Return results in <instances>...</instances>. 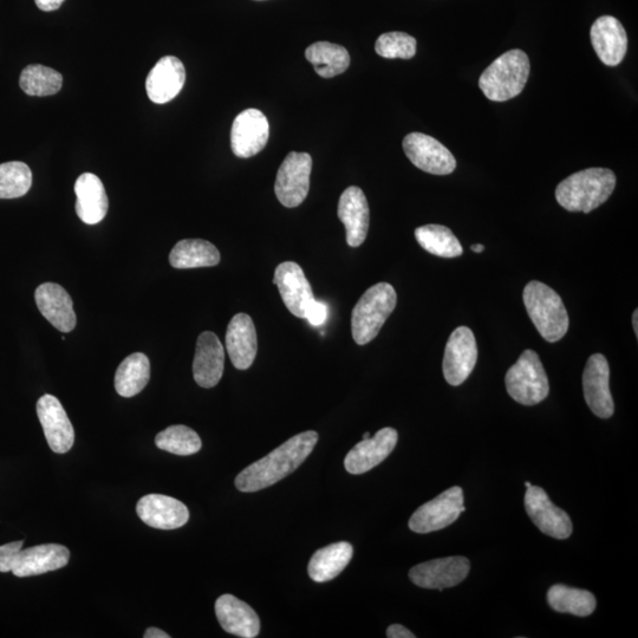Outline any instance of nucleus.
I'll list each match as a JSON object with an SVG mask.
<instances>
[{
	"mask_svg": "<svg viewBox=\"0 0 638 638\" xmlns=\"http://www.w3.org/2000/svg\"><path fill=\"white\" fill-rule=\"evenodd\" d=\"M317 441L318 434L314 431L295 435L275 451L240 472L236 478V487L240 492L252 493L277 484L308 459Z\"/></svg>",
	"mask_w": 638,
	"mask_h": 638,
	"instance_id": "obj_1",
	"label": "nucleus"
},
{
	"mask_svg": "<svg viewBox=\"0 0 638 638\" xmlns=\"http://www.w3.org/2000/svg\"><path fill=\"white\" fill-rule=\"evenodd\" d=\"M616 175L608 168H588L570 175L557 186L558 204L569 212L590 213L615 191Z\"/></svg>",
	"mask_w": 638,
	"mask_h": 638,
	"instance_id": "obj_2",
	"label": "nucleus"
},
{
	"mask_svg": "<svg viewBox=\"0 0 638 638\" xmlns=\"http://www.w3.org/2000/svg\"><path fill=\"white\" fill-rule=\"evenodd\" d=\"M531 64L523 50L505 52L480 76L479 87L488 100L505 102L522 94L529 80Z\"/></svg>",
	"mask_w": 638,
	"mask_h": 638,
	"instance_id": "obj_3",
	"label": "nucleus"
},
{
	"mask_svg": "<svg viewBox=\"0 0 638 638\" xmlns=\"http://www.w3.org/2000/svg\"><path fill=\"white\" fill-rule=\"evenodd\" d=\"M524 304L531 321L545 341H561L569 330V315L561 296L537 281L525 286Z\"/></svg>",
	"mask_w": 638,
	"mask_h": 638,
	"instance_id": "obj_4",
	"label": "nucleus"
},
{
	"mask_svg": "<svg viewBox=\"0 0 638 638\" xmlns=\"http://www.w3.org/2000/svg\"><path fill=\"white\" fill-rule=\"evenodd\" d=\"M397 295L393 285L371 286L357 302L351 316V331L358 345L373 341L396 308Z\"/></svg>",
	"mask_w": 638,
	"mask_h": 638,
	"instance_id": "obj_5",
	"label": "nucleus"
},
{
	"mask_svg": "<svg viewBox=\"0 0 638 638\" xmlns=\"http://www.w3.org/2000/svg\"><path fill=\"white\" fill-rule=\"evenodd\" d=\"M507 393L524 406L543 402L550 393L548 375L536 351L525 350L506 374Z\"/></svg>",
	"mask_w": 638,
	"mask_h": 638,
	"instance_id": "obj_6",
	"label": "nucleus"
},
{
	"mask_svg": "<svg viewBox=\"0 0 638 638\" xmlns=\"http://www.w3.org/2000/svg\"><path fill=\"white\" fill-rule=\"evenodd\" d=\"M464 491L454 486L440 496L419 507L409 520V529L415 533H431L444 530L457 522L465 512Z\"/></svg>",
	"mask_w": 638,
	"mask_h": 638,
	"instance_id": "obj_7",
	"label": "nucleus"
},
{
	"mask_svg": "<svg viewBox=\"0 0 638 638\" xmlns=\"http://www.w3.org/2000/svg\"><path fill=\"white\" fill-rule=\"evenodd\" d=\"M312 159L308 153L291 152L277 173L275 192L279 203L294 208L307 199Z\"/></svg>",
	"mask_w": 638,
	"mask_h": 638,
	"instance_id": "obj_8",
	"label": "nucleus"
},
{
	"mask_svg": "<svg viewBox=\"0 0 638 638\" xmlns=\"http://www.w3.org/2000/svg\"><path fill=\"white\" fill-rule=\"evenodd\" d=\"M478 361V345L473 331L459 327L452 332L446 344L442 370L446 381L458 387L472 374Z\"/></svg>",
	"mask_w": 638,
	"mask_h": 638,
	"instance_id": "obj_9",
	"label": "nucleus"
},
{
	"mask_svg": "<svg viewBox=\"0 0 638 638\" xmlns=\"http://www.w3.org/2000/svg\"><path fill=\"white\" fill-rule=\"evenodd\" d=\"M403 151L414 166L429 174L448 175L457 168V160L449 149L426 134H408L403 140Z\"/></svg>",
	"mask_w": 638,
	"mask_h": 638,
	"instance_id": "obj_10",
	"label": "nucleus"
},
{
	"mask_svg": "<svg viewBox=\"0 0 638 638\" xmlns=\"http://www.w3.org/2000/svg\"><path fill=\"white\" fill-rule=\"evenodd\" d=\"M470 570L471 563L465 557L439 558L414 566L409 578L416 587L442 591L464 582Z\"/></svg>",
	"mask_w": 638,
	"mask_h": 638,
	"instance_id": "obj_11",
	"label": "nucleus"
},
{
	"mask_svg": "<svg viewBox=\"0 0 638 638\" xmlns=\"http://www.w3.org/2000/svg\"><path fill=\"white\" fill-rule=\"evenodd\" d=\"M525 510L540 531L555 539H568L572 535L569 514L552 503L548 494L539 486L527 488Z\"/></svg>",
	"mask_w": 638,
	"mask_h": 638,
	"instance_id": "obj_12",
	"label": "nucleus"
},
{
	"mask_svg": "<svg viewBox=\"0 0 638 638\" xmlns=\"http://www.w3.org/2000/svg\"><path fill=\"white\" fill-rule=\"evenodd\" d=\"M270 125L258 109H246L233 122L231 146L238 158H251L262 152L269 141Z\"/></svg>",
	"mask_w": 638,
	"mask_h": 638,
	"instance_id": "obj_13",
	"label": "nucleus"
},
{
	"mask_svg": "<svg viewBox=\"0 0 638 638\" xmlns=\"http://www.w3.org/2000/svg\"><path fill=\"white\" fill-rule=\"evenodd\" d=\"M610 368L602 354L592 355L583 374L584 399L598 418L609 419L615 412L609 387Z\"/></svg>",
	"mask_w": 638,
	"mask_h": 638,
	"instance_id": "obj_14",
	"label": "nucleus"
},
{
	"mask_svg": "<svg viewBox=\"0 0 638 638\" xmlns=\"http://www.w3.org/2000/svg\"><path fill=\"white\" fill-rule=\"evenodd\" d=\"M36 409L51 451L57 454L69 452L74 446L75 431L60 400L49 394L43 395Z\"/></svg>",
	"mask_w": 638,
	"mask_h": 638,
	"instance_id": "obj_15",
	"label": "nucleus"
},
{
	"mask_svg": "<svg viewBox=\"0 0 638 638\" xmlns=\"http://www.w3.org/2000/svg\"><path fill=\"white\" fill-rule=\"evenodd\" d=\"M273 283L278 286L285 307L291 314L305 319L315 297L301 266L295 262H285L278 265Z\"/></svg>",
	"mask_w": 638,
	"mask_h": 638,
	"instance_id": "obj_16",
	"label": "nucleus"
},
{
	"mask_svg": "<svg viewBox=\"0 0 638 638\" xmlns=\"http://www.w3.org/2000/svg\"><path fill=\"white\" fill-rule=\"evenodd\" d=\"M399 434L394 428H383L374 438L362 440L351 449L344 460L345 470L350 474H363L379 466L394 451Z\"/></svg>",
	"mask_w": 638,
	"mask_h": 638,
	"instance_id": "obj_17",
	"label": "nucleus"
},
{
	"mask_svg": "<svg viewBox=\"0 0 638 638\" xmlns=\"http://www.w3.org/2000/svg\"><path fill=\"white\" fill-rule=\"evenodd\" d=\"M70 551L63 545L44 544L21 550L12 559L11 572L19 578L47 574L68 565Z\"/></svg>",
	"mask_w": 638,
	"mask_h": 638,
	"instance_id": "obj_18",
	"label": "nucleus"
},
{
	"mask_svg": "<svg viewBox=\"0 0 638 638\" xmlns=\"http://www.w3.org/2000/svg\"><path fill=\"white\" fill-rule=\"evenodd\" d=\"M136 512L143 523L158 530H175L187 524L190 511L178 499L148 494L139 500Z\"/></svg>",
	"mask_w": 638,
	"mask_h": 638,
	"instance_id": "obj_19",
	"label": "nucleus"
},
{
	"mask_svg": "<svg viewBox=\"0 0 638 638\" xmlns=\"http://www.w3.org/2000/svg\"><path fill=\"white\" fill-rule=\"evenodd\" d=\"M590 38L596 55L608 67L621 64L627 55V32L621 22L613 16L598 18L591 26Z\"/></svg>",
	"mask_w": 638,
	"mask_h": 638,
	"instance_id": "obj_20",
	"label": "nucleus"
},
{
	"mask_svg": "<svg viewBox=\"0 0 638 638\" xmlns=\"http://www.w3.org/2000/svg\"><path fill=\"white\" fill-rule=\"evenodd\" d=\"M225 349L218 336L205 331L198 338L193 362L195 382L203 388L216 387L224 374Z\"/></svg>",
	"mask_w": 638,
	"mask_h": 638,
	"instance_id": "obj_21",
	"label": "nucleus"
},
{
	"mask_svg": "<svg viewBox=\"0 0 638 638\" xmlns=\"http://www.w3.org/2000/svg\"><path fill=\"white\" fill-rule=\"evenodd\" d=\"M186 82V70L178 57L166 56L155 64L146 80L149 100L156 104L171 102Z\"/></svg>",
	"mask_w": 638,
	"mask_h": 638,
	"instance_id": "obj_22",
	"label": "nucleus"
},
{
	"mask_svg": "<svg viewBox=\"0 0 638 638\" xmlns=\"http://www.w3.org/2000/svg\"><path fill=\"white\" fill-rule=\"evenodd\" d=\"M337 214L347 232L348 245L361 246L368 236L370 212L366 195L360 187L351 186L343 192Z\"/></svg>",
	"mask_w": 638,
	"mask_h": 638,
	"instance_id": "obj_23",
	"label": "nucleus"
},
{
	"mask_svg": "<svg viewBox=\"0 0 638 638\" xmlns=\"http://www.w3.org/2000/svg\"><path fill=\"white\" fill-rule=\"evenodd\" d=\"M39 312L48 322L61 332H71L76 327L73 299L61 285L44 283L35 292Z\"/></svg>",
	"mask_w": 638,
	"mask_h": 638,
	"instance_id": "obj_24",
	"label": "nucleus"
},
{
	"mask_svg": "<svg viewBox=\"0 0 638 638\" xmlns=\"http://www.w3.org/2000/svg\"><path fill=\"white\" fill-rule=\"evenodd\" d=\"M226 349L234 367L249 369L256 360L258 340L255 323L246 314L231 319L226 331Z\"/></svg>",
	"mask_w": 638,
	"mask_h": 638,
	"instance_id": "obj_25",
	"label": "nucleus"
},
{
	"mask_svg": "<svg viewBox=\"0 0 638 638\" xmlns=\"http://www.w3.org/2000/svg\"><path fill=\"white\" fill-rule=\"evenodd\" d=\"M216 615L226 633L243 638H255L259 634L260 620L256 611L233 595L218 598Z\"/></svg>",
	"mask_w": 638,
	"mask_h": 638,
	"instance_id": "obj_26",
	"label": "nucleus"
},
{
	"mask_svg": "<svg viewBox=\"0 0 638 638\" xmlns=\"http://www.w3.org/2000/svg\"><path fill=\"white\" fill-rule=\"evenodd\" d=\"M76 213L84 224L96 225L107 216L109 200L102 181L93 173H84L75 184Z\"/></svg>",
	"mask_w": 638,
	"mask_h": 638,
	"instance_id": "obj_27",
	"label": "nucleus"
},
{
	"mask_svg": "<svg viewBox=\"0 0 638 638\" xmlns=\"http://www.w3.org/2000/svg\"><path fill=\"white\" fill-rule=\"evenodd\" d=\"M353 555V546L348 542L331 544L316 551L309 563L310 578L317 583L332 581L347 568Z\"/></svg>",
	"mask_w": 638,
	"mask_h": 638,
	"instance_id": "obj_28",
	"label": "nucleus"
},
{
	"mask_svg": "<svg viewBox=\"0 0 638 638\" xmlns=\"http://www.w3.org/2000/svg\"><path fill=\"white\" fill-rule=\"evenodd\" d=\"M169 263L174 269L180 270L211 268L220 263V252L206 240L185 239L173 247Z\"/></svg>",
	"mask_w": 638,
	"mask_h": 638,
	"instance_id": "obj_29",
	"label": "nucleus"
},
{
	"mask_svg": "<svg viewBox=\"0 0 638 638\" xmlns=\"http://www.w3.org/2000/svg\"><path fill=\"white\" fill-rule=\"evenodd\" d=\"M151 379V363L142 353H135L123 360L115 375V389L122 397H133L142 392Z\"/></svg>",
	"mask_w": 638,
	"mask_h": 638,
	"instance_id": "obj_30",
	"label": "nucleus"
},
{
	"mask_svg": "<svg viewBox=\"0 0 638 638\" xmlns=\"http://www.w3.org/2000/svg\"><path fill=\"white\" fill-rule=\"evenodd\" d=\"M548 603L557 613L578 617L594 614L597 607L596 597L590 591L566 587L563 584H556L550 588Z\"/></svg>",
	"mask_w": 638,
	"mask_h": 638,
	"instance_id": "obj_31",
	"label": "nucleus"
},
{
	"mask_svg": "<svg viewBox=\"0 0 638 638\" xmlns=\"http://www.w3.org/2000/svg\"><path fill=\"white\" fill-rule=\"evenodd\" d=\"M305 57L314 65L316 73L323 78L341 75L350 65V55L342 45L317 42L305 51Z\"/></svg>",
	"mask_w": 638,
	"mask_h": 638,
	"instance_id": "obj_32",
	"label": "nucleus"
},
{
	"mask_svg": "<svg viewBox=\"0 0 638 638\" xmlns=\"http://www.w3.org/2000/svg\"><path fill=\"white\" fill-rule=\"evenodd\" d=\"M415 238L427 252L442 258L460 257L464 250L459 239L446 226L425 225L415 230Z\"/></svg>",
	"mask_w": 638,
	"mask_h": 638,
	"instance_id": "obj_33",
	"label": "nucleus"
},
{
	"mask_svg": "<svg viewBox=\"0 0 638 638\" xmlns=\"http://www.w3.org/2000/svg\"><path fill=\"white\" fill-rule=\"evenodd\" d=\"M19 86L26 95L51 96L58 93L63 86V77L58 71L41 64H31L23 69Z\"/></svg>",
	"mask_w": 638,
	"mask_h": 638,
	"instance_id": "obj_34",
	"label": "nucleus"
},
{
	"mask_svg": "<svg viewBox=\"0 0 638 638\" xmlns=\"http://www.w3.org/2000/svg\"><path fill=\"white\" fill-rule=\"evenodd\" d=\"M155 444L162 451L181 455V457L198 453L203 446L197 432L182 425L168 427L156 435Z\"/></svg>",
	"mask_w": 638,
	"mask_h": 638,
	"instance_id": "obj_35",
	"label": "nucleus"
},
{
	"mask_svg": "<svg viewBox=\"0 0 638 638\" xmlns=\"http://www.w3.org/2000/svg\"><path fill=\"white\" fill-rule=\"evenodd\" d=\"M32 173L21 161L0 165V199H17L30 191Z\"/></svg>",
	"mask_w": 638,
	"mask_h": 638,
	"instance_id": "obj_36",
	"label": "nucleus"
},
{
	"mask_svg": "<svg viewBox=\"0 0 638 638\" xmlns=\"http://www.w3.org/2000/svg\"><path fill=\"white\" fill-rule=\"evenodd\" d=\"M375 50L377 55L388 60H410L416 54V39L406 32H387L377 38Z\"/></svg>",
	"mask_w": 638,
	"mask_h": 638,
	"instance_id": "obj_37",
	"label": "nucleus"
},
{
	"mask_svg": "<svg viewBox=\"0 0 638 638\" xmlns=\"http://www.w3.org/2000/svg\"><path fill=\"white\" fill-rule=\"evenodd\" d=\"M23 544V540H18V542L0 546V572L3 574L11 572L12 559L23 549Z\"/></svg>",
	"mask_w": 638,
	"mask_h": 638,
	"instance_id": "obj_38",
	"label": "nucleus"
},
{
	"mask_svg": "<svg viewBox=\"0 0 638 638\" xmlns=\"http://www.w3.org/2000/svg\"><path fill=\"white\" fill-rule=\"evenodd\" d=\"M328 315V305L323 302H318L315 299L310 305L305 319H308L309 323L314 325V327H322V325L327 322Z\"/></svg>",
	"mask_w": 638,
	"mask_h": 638,
	"instance_id": "obj_39",
	"label": "nucleus"
},
{
	"mask_svg": "<svg viewBox=\"0 0 638 638\" xmlns=\"http://www.w3.org/2000/svg\"><path fill=\"white\" fill-rule=\"evenodd\" d=\"M387 637L389 638H415L412 631L401 626V624H393L387 629Z\"/></svg>",
	"mask_w": 638,
	"mask_h": 638,
	"instance_id": "obj_40",
	"label": "nucleus"
},
{
	"mask_svg": "<svg viewBox=\"0 0 638 638\" xmlns=\"http://www.w3.org/2000/svg\"><path fill=\"white\" fill-rule=\"evenodd\" d=\"M35 2L39 10L51 12L60 9L64 0H35Z\"/></svg>",
	"mask_w": 638,
	"mask_h": 638,
	"instance_id": "obj_41",
	"label": "nucleus"
},
{
	"mask_svg": "<svg viewBox=\"0 0 638 638\" xmlns=\"http://www.w3.org/2000/svg\"><path fill=\"white\" fill-rule=\"evenodd\" d=\"M143 637L145 638H169L171 636H169L167 633H165L164 630H161L159 628H149L146 630L145 635H143Z\"/></svg>",
	"mask_w": 638,
	"mask_h": 638,
	"instance_id": "obj_42",
	"label": "nucleus"
},
{
	"mask_svg": "<svg viewBox=\"0 0 638 638\" xmlns=\"http://www.w3.org/2000/svg\"><path fill=\"white\" fill-rule=\"evenodd\" d=\"M471 250L474 251L475 253H481L485 250L484 245L481 244H475L471 247Z\"/></svg>",
	"mask_w": 638,
	"mask_h": 638,
	"instance_id": "obj_43",
	"label": "nucleus"
},
{
	"mask_svg": "<svg viewBox=\"0 0 638 638\" xmlns=\"http://www.w3.org/2000/svg\"><path fill=\"white\" fill-rule=\"evenodd\" d=\"M637 315H638V311L636 310L634 312V316H633V325H634V330H635L636 336L638 335V325H637V322H638L637 319L638 318H637Z\"/></svg>",
	"mask_w": 638,
	"mask_h": 638,
	"instance_id": "obj_44",
	"label": "nucleus"
},
{
	"mask_svg": "<svg viewBox=\"0 0 638 638\" xmlns=\"http://www.w3.org/2000/svg\"><path fill=\"white\" fill-rule=\"evenodd\" d=\"M370 438V433H366L363 435V440H367Z\"/></svg>",
	"mask_w": 638,
	"mask_h": 638,
	"instance_id": "obj_45",
	"label": "nucleus"
},
{
	"mask_svg": "<svg viewBox=\"0 0 638 638\" xmlns=\"http://www.w3.org/2000/svg\"><path fill=\"white\" fill-rule=\"evenodd\" d=\"M525 486H526L527 488H529V487H531V486H532V484H531V483H529V481H526Z\"/></svg>",
	"mask_w": 638,
	"mask_h": 638,
	"instance_id": "obj_46",
	"label": "nucleus"
}]
</instances>
